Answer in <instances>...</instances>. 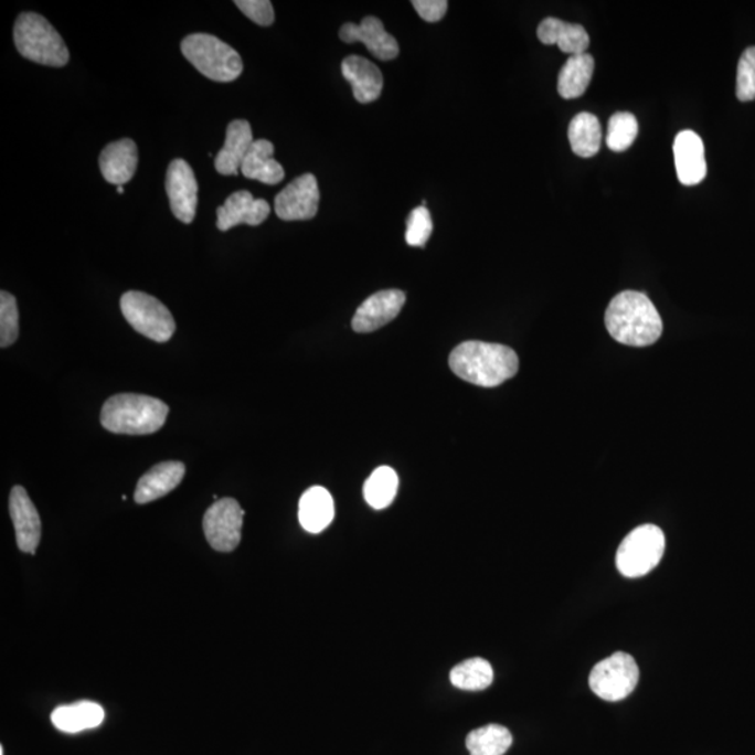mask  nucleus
<instances>
[{"mask_svg":"<svg viewBox=\"0 0 755 755\" xmlns=\"http://www.w3.org/2000/svg\"><path fill=\"white\" fill-rule=\"evenodd\" d=\"M406 302V294L401 290H384L372 294L361 304L351 322L359 333H370L385 327L401 313Z\"/></svg>","mask_w":755,"mask_h":755,"instance_id":"f8f14e48","label":"nucleus"},{"mask_svg":"<svg viewBox=\"0 0 755 755\" xmlns=\"http://www.w3.org/2000/svg\"><path fill=\"white\" fill-rule=\"evenodd\" d=\"M9 511L19 549L23 553L34 554L41 540V519L23 487L15 486L10 492Z\"/></svg>","mask_w":755,"mask_h":755,"instance_id":"ddd939ff","label":"nucleus"},{"mask_svg":"<svg viewBox=\"0 0 755 755\" xmlns=\"http://www.w3.org/2000/svg\"><path fill=\"white\" fill-rule=\"evenodd\" d=\"M185 465L178 460L162 461L140 477L136 486L135 501L147 503L170 495L185 477Z\"/></svg>","mask_w":755,"mask_h":755,"instance_id":"6ab92c4d","label":"nucleus"},{"mask_svg":"<svg viewBox=\"0 0 755 755\" xmlns=\"http://www.w3.org/2000/svg\"><path fill=\"white\" fill-rule=\"evenodd\" d=\"M170 408L160 398L119 393L104 403L102 424L107 432L124 435H149L164 426Z\"/></svg>","mask_w":755,"mask_h":755,"instance_id":"7ed1b4c3","label":"nucleus"},{"mask_svg":"<svg viewBox=\"0 0 755 755\" xmlns=\"http://www.w3.org/2000/svg\"><path fill=\"white\" fill-rule=\"evenodd\" d=\"M539 40L545 45H559L560 51L570 56L586 54L589 46V34L579 24L547 18L538 29Z\"/></svg>","mask_w":755,"mask_h":755,"instance_id":"412c9836","label":"nucleus"},{"mask_svg":"<svg viewBox=\"0 0 755 755\" xmlns=\"http://www.w3.org/2000/svg\"><path fill=\"white\" fill-rule=\"evenodd\" d=\"M14 45L21 56L40 65L62 67L70 50L49 20L36 13H21L14 24Z\"/></svg>","mask_w":755,"mask_h":755,"instance_id":"20e7f679","label":"nucleus"},{"mask_svg":"<svg viewBox=\"0 0 755 755\" xmlns=\"http://www.w3.org/2000/svg\"><path fill=\"white\" fill-rule=\"evenodd\" d=\"M270 206L265 199H256L248 191L234 192L217 209V228L228 231L235 225H259L269 217Z\"/></svg>","mask_w":755,"mask_h":755,"instance_id":"dca6fc26","label":"nucleus"},{"mask_svg":"<svg viewBox=\"0 0 755 755\" xmlns=\"http://www.w3.org/2000/svg\"><path fill=\"white\" fill-rule=\"evenodd\" d=\"M638 136V120L631 113H617L608 120L606 143L613 151H626Z\"/></svg>","mask_w":755,"mask_h":755,"instance_id":"c756f323","label":"nucleus"},{"mask_svg":"<svg viewBox=\"0 0 755 755\" xmlns=\"http://www.w3.org/2000/svg\"><path fill=\"white\" fill-rule=\"evenodd\" d=\"M595 61L592 55L570 56L560 71L557 91L561 97L573 99L584 96L594 77Z\"/></svg>","mask_w":755,"mask_h":755,"instance_id":"393cba45","label":"nucleus"},{"mask_svg":"<svg viewBox=\"0 0 755 755\" xmlns=\"http://www.w3.org/2000/svg\"><path fill=\"white\" fill-rule=\"evenodd\" d=\"M492 680H495V671L491 664L481 658L465 660L450 670V681L460 690H486L491 685Z\"/></svg>","mask_w":755,"mask_h":755,"instance_id":"c85d7f7f","label":"nucleus"},{"mask_svg":"<svg viewBox=\"0 0 755 755\" xmlns=\"http://www.w3.org/2000/svg\"><path fill=\"white\" fill-rule=\"evenodd\" d=\"M334 502L332 496L321 486L311 487L304 492L298 506V519L309 533H321L332 523Z\"/></svg>","mask_w":755,"mask_h":755,"instance_id":"5701e85b","label":"nucleus"},{"mask_svg":"<svg viewBox=\"0 0 755 755\" xmlns=\"http://www.w3.org/2000/svg\"><path fill=\"white\" fill-rule=\"evenodd\" d=\"M678 178L685 187L699 185L706 177L704 141L692 130H683L674 139Z\"/></svg>","mask_w":755,"mask_h":755,"instance_id":"2eb2a0df","label":"nucleus"},{"mask_svg":"<svg viewBox=\"0 0 755 755\" xmlns=\"http://www.w3.org/2000/svg\"><path fill=\"white\" fill-rule=\"evenodd\" d=\"M0 755H4V749H3V747H0Z\"/></svg>","mask_w":755,"mask_h":755,"instance_id":"e433bc0d","label":"nucleus"},{"mask_svg":"<svg viewBox=\"0 0 755 755\" xmlns=\"http://www.w3.org/2000/svg\"><path fill=\"white\" fill-rule=\"evenodd\" d=\"M512 734L501 725H487L470 732L466 747L470 755H503L512 746Z\"/></svg>","mask_w":755,"mask_h":755,"instance_id":"bb28decb","label":"nucleus"},{"mask_svg":"<svg viewBox=\"0 0 755 755\" xmlns=\"http://www.w3.org/2000/svg\"><path fill=\"white\" fill-rule=\"evenodd\" d=\"M19 338L18 301L8 291L0 293V345H12Z\"/></svg>","mask_w":755,"mask_h":755,"instance_id":"7c9ffc66","label":"nucleus"},{"mask_svg":"<svg viewBox=\"0 0 755 755\" xmlns=\"http://www.w3.org/2000/svg\"><path fill=\"white\" fill-rule=\"evenodd\" d=\"M339 35L348 44L363 42L378 60L392 61L398 55V44L395 36L387 33L382 21L372 18V15L364 18L360 24H344L340 29Z\"/></svg>","mask_w":755,"mask_h":755,"instance_id":"4468645a","label":"nucleus"},{"mask_svg":"<svg viewBox=\"0 0 755 755\" xmlns=\"http://www.w3.org/2000/svg\"><path fill=\"white\" fill-rule=\"evenodd\" d=\"M181 51L183 56L210 81L234 82L244 71V63L238 52L214 35L202 33L188 35L182 41Z\"/></svg>","mask_w":755,"mask_h":755,"instance_id":"39448f33","label":"nucleus"},{"mask_svg":"<svg viewBox=\"0 0 755 755\" xmlns=\"http://www.w3.org/2000/svg\"><path fill=\"white\" fill-rule=\"evenodd\" d=\"M166 191L172 214L182 223H192L196 216L198 181L185 160L177 159L168 166Z\"/></svg>","mask_w":755,"mask_h":755,"instance_id":"9b49d317","label":"nucleus"},{"mask_svg":"<svg viewBox=\"0 0 755 755\" xmlns=\"http://www.w3.org/2000/svg\"><path fill=\"white\" fill-rule=\"evenodd\" d=\"M138 146L132 139H120L104 147L99 156V170L104 180L123 187L132 180L138 168Z\"/></svg>","mask_w":755,"mask_h":755,"instance_id":"f3484780","label":"nucleus"},{"mask_svg":"<svg viewBox=\"0 0 755 755\" xmlns=\"http://www.w3.org/2000/svg\"><path fill=\"white\" fill-rule=\"evenodd\" d=\"M342 73L345 81L351 84L357 102L370 104L380 98L384 77L375 63L365 57L349 56L342 62Z\"/></svg>","mask_w":755,"mask_h":755,"instance_id":"aec40b11","label":"nucleus"},{"mask_svg":"<svg viewBox=\"0 0 755 755\" xmlns=\"http://www.w3.org/2000/svg\"><path fill=\"white\" fill-rule=\"evenodd\" d=\"M568 139L576 156L589 159L597 155L602 145L599 119L589 113H581L571 120Z\"/></svg>","mask_w":755,"mask_h":755,"instance_id":"a878e982","label":"nucleus"},{"mask_svg":"<svg viewBox=\"0 0 755 755\" xmlns=\"http://www.w3.org/2000/svg\"><path fill=\"white\" fill-rule=\"evenodd\" d=\"M117 191H118V193H124V192H125V189H124V187H118V188H117Z\"/></svg>","mask_w":755,"mask_h":755,"instance_id":"c9c22d12","label":"nucleus"},{"mask_svg":"<svg viewBox=\"0 0 755 755\" xmlns=\"http://www.w3.org/2000/svg\"><path fill=\"white\" fill-rule=\"evenodd\" d=\"M105 712L97 702L81 701L76 704L57 706L51 721L65 733H78L98 727L104 722Z\"/></svg>","mask_w":755,"mask_h":755,"instance_id":"b1692460","label":"nucleus"},{"mask_svg":"<svg viewBox=\"0 0 755 755\" xmlns=\"http://www.w3.org/2000/svg\"><path fill=\"white\" fill-rule=\"evenodd\" d=\"M234 3L246 18L262 28H269L275 21V10L269 0H237Z\"/></svg>","mask_w":755,"mask_h":755,"instance_id":"72a5a7b5","label":"nucleus"},{"mask_svg":"<svg viewBox=\"0 0 755 755\" xmlns=\"http://www.w3.org/2000/svg\"><path fill=\"white\" fill-rule=\"evenodd\" d=\"M120 311L136 332L155 342H168L176 333L177 325L170 309L150 294L125 293L120 298Z\"/></svg>","mask_w":755,"mask_h":755,"instance_id":"0eeeda50","label":"nucleus"},{"mask_svg":"<svg viewBox=\"0 0 755 755\" xmlns=\"http://www.w3.org/2000/svg\"><path fill=\"white\" fill-rule=\"evenodd\" d=\"M244 510L234 498H222L209 508L203 518L204 536L217 552L237 549L243 531Z\"/></svg>","mask_w":755,"mask_h":755,"instance_id":"1a4fd4ad","label":"nucleus"},{"mask_svg":"<svg viewBox=\"0 0 755 755\" xmlns=\"http://www.w3.org/2000/svg\"><path fill=\"white\" fill-rule=\"evenodd\" d=\"M433 228L434 224L429 210L426 206L414 209L411 216L407 219V245L416 246V248H424L429 237H432Z\"/></svg>","mask_w":755,"mask_h":755,"instance_id":"2f4dec72","label":"nucleus"},{"mask_svg":"<svg viewBox=\"0 0 755 755\" xmlns=\"http://www.w3.org/2000/svg\"><path fill=\"white\" fill-rule=\"evenodd\" d=\"M455 375L470 384L495 387L517 375L519 359L507 345L470 340L458 345L449 355Z\"/></svg>","mask_w":755,"mask_h":755,"instance_id":"f03ea898","label":"nucleus"},{"mask_svg":"<svg viewBox=\"0 0 755 755\" xmlns=\"http://www.w3.org/2000/svg\"><path fill=\"white\" fill-rule=\"evenodd\" d=\"M638 680L636 659L626 652H616L592 669L589 687L599 699L617 702L627 699L637 689Z\"/></svg>","mask_w":755,"mask_h":755,"instance_id":"6e6552de","label":"nucleus"},{"mask_svg":"<svg viewBox=\"0 0 755 755\" xmlns=\"http://www.w3.org/2000/svg\"><path fill=\"white\" fill-rule=\"evenodd\" d=\"M398 477L396 471L387 466H381L372 471L364 485V498L374 510L390 507L397 495Z\"/></svg>","mask_w":755,"mask_h":755,"instance_id":"cd10ccee","label":"nucleus"},{"mask_svg":"<svg viewBox=\"0 0 755 755\" xmlns=\"http://www.w3.org/2000/svg\"><path fill=\"white\" fill-rule=\"evenodd\" d=\"M254 134H252L248 120L235 119L227 126L225 143L219 151L214 167L222 176H238L240 168L243 167L246 155L254 145Z\"/></svg>","mask_w":755,"mask_h":755,"instance_id":"a211bd4d","label":"nucleus"},{"mask_svg":"<svg viewBox=\"0 0 755 755\" xmlns=\"http://www.w3.org/2000/svg\"><path fill=\"white\" fill-rule=\"evenodd\" d=\"M412 4L419 18L428 21V23H437V21L443 20L448 10L447 0H413Z\"/></svg>","mask_w":755,"mask_h":755,"instance_id":"f704fd0d","label":"nucleus"},{"mask_svg":"<svg viewBox=\"0 0 755 755\" xmlns=\"http://www.w3.org/2000/svg\"><path fill=\"white\" fill-rule=\"evenodd\" d=\"M608 333L618 343L647 348L657 343L663 332L657 307L644 293L623 291L608 304L605 315Z\"/></svg>","mask_w":755,"mask_h":755,"instance_id":"f257e3e1","label":"nucleus"},{"mask_svg":"<svg viewBox=\"0 0 755 755\" xmlns=\"http://www.w3.org/2000/svg\"><path fill=\"white\" fill-rule=\"evenodd\" d=\"M275 146L266 139L255 140L241 167V172L248 180L259 181L266 185H277L285 180V168L273 159Z\"/></svg>","mask_w":755,"mask_h":755,"instance_id":"4be33fe9","label":"nucleus"},{"mask_svg":"<svg viewBox=\"0 0 755 755\" xmlns=\"http://www.w3.org/2000/svg\"><path fill=\"white\" fill-rule=\"evenodd\" d=\"M664 545V533L655 524H642L634 529L618 547V571L627 578L649 574L662 560Z\"/></svg>","mask_w":755,"mask_h":755,"instance_id":"423d86ee","label":"nucleus"},{"mask_svg":"<svg viewBox=\"0 0 755 755\" xmlns=\"http://www.w3.org/2000/svg\"><path fill=\"white\" fill-rule=\"evenodd\" d=\"M736 96L743 103L755 99V46L744 51L738 61Z\"/></svg>","mask_w":755,"mask_h":755,"instance_id":"473e14b6","label":"nucleus"},{"mask_svg":"<svg viewBox=\"0 0 755 755\" xmlns=\"http://www.w3.org/2000/svg\"><path fill=\"white\" fill-rule=\"evenodd\" d=\"M321 193L317 178L304 174L283 189L275 199L277 217L285 222H302L317 216Z\"/></svg>","mask_w":755,"mask_h":755,"instance_id":"9d476101","label":"nucleus"}]
</instances>
